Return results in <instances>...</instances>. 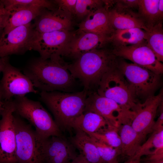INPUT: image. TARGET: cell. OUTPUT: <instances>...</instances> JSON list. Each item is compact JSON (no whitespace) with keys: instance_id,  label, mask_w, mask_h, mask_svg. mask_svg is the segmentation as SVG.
Masks as SVG:
<instances>
[{"instance_id":"obj_11","label":"cell","mask_w":163,"mask_h":163,"mask_svg":"<svg viewBox=\"0 0 163 163\" xmlns=\"http://www.w3.org/2000/svg\"><path fill=\"white\" fill-rule=\"evenodd\" d=\"M2 72L0 94L3 101L15 97L24 96L29 93H38L30 79L9 62L6 65Z\"/></svg>"},{"instance_id":"obj_16","label":"cell","mask_w":163,"mask_h":163,"mask_svg":"<svg viewBox=\"0 0 163 163\" xmlns=\"http://www.w3.org/2000/svg\"><path fill=\"white\" fill-rule=\"evenodd\" d=\"M162 102V89L157 95L150 97L142 104L132 120V127L144 139L147 134L152 133L157 111Z\"/></svg>"},{"instance_id":"obj_4","label":"cell","mask_w":163,"mask_h":163,"mask_svg":"<svg viewBox=\"0 0 163 163\" xmlns=\"http://www.w3.org/2000/svg\"><path fill=\"white\" fill-rule=\"evenodd\" d=\"M116 65L124 76L131 95L138 103L142 104L154 96L161 84V75L123 59L117 57Z\"/></svg>"},{"instance_id":"obj_43","label":"cell","mask_w":163,"mask_h":163,"mask_svg":"<svg viewBox=\"0 0 163 163\" xmlns=\"http://www.w3.org/2000/svg\"><path fill=\"white\" fill-rule=\"evenodd\" d=\"M111 163H118L117 159H115V160H114Z\"/></svg>"},{"instance_id":"obj_17","label":"cell","mask_w":163,"mask_h":163,"mask_svg":"<svg viewBox=\"0 0 163 163\" xmlns=\"http://www.w3.org/2000/svg\"><path fill=\"white\" fill-rule=\"evenodd\" d=\"M72 15L57 8H43L33 24L35 30L44 33L64 30H70Z\"/></svg>"},{"instance_id":"obj_15","label":"cell","mask_w":163,"mask_h":163,"mask_svg":"<svg viewBox=\"0 0 163 163\" xmlns=\"http://www.w3.org/2000/svg\"><path fill=\"white\" fill-rule=\"evenodd\" d=\"M107 10L110 21L115 30L138 28L147 31L148 29L138 12L126 8L117 0H103Z\"/></svg>"},{"instance_id":"obj_6","label":"cell","mask_w":163,"mask_h":163,"mask_svg":"<svg viewBox=\"0 0 163 163\" xmlns=\"http://www.w3.org/2000/svg\"><path fill=\"white\" fill-rule=\"evenodd\" d=\"M97 88L99 94L113 100L126 110L136 113L141 107L142 104L133 99L124 76L116 65L103 75Z\"/></svg>"},{"instance_id":"obj_26","label":"cell","mask_w":163,"mask_h":163,"mask_svg":"<svg viewBox=\"0 0 163 163\" xmlns=\"http://www.w3.org/2000/svg\"><path fill=\"white\" fill-rule=\"evenodd\" d=\"M159 1L139 0L138 13L144 21L148 29L160 22L158 17Z\"/></svg>"},{"instance_id":"obj_19","label":"cell","mask_w":163,"mask_h":163,"mask_svg":"<svg viewBox=\"0 0 163 163\" xmlns=\"http://www.w3.org/2000/svg\"><path fill=\"white\" fill-rule=\"evenodd\" d=\"M115 30L110 21L108 11L104 6L91 12L78 25V28L75 32H91L110 37Z\"/></svg>"},{"instance_id":"obj_30","label":"cell","mask_w":163,"mask_h":163,"mask_svg":"<svg viewBox=\"0 0 163 163\" xmlns=\"http://www.w3.org/2000/svg\"><path fill=\"white\" fill-rule=\"evenodd\" d=\"M90 136L96 146L100 157L104 163H111L117 159V156L121 154L120 149L113 148Z\"/></svg>"},{"instance_id":"obj_5","label":"cell","mask_w":163,"mask_h":163,"mask_svg":"<svg viewBox=\"0 0 163 163\" xmlns=\"http://www.w3.org/2000/svg\"><path fill=\"white\" fill-rule=\"evenodd\" d=\"M13 101L14 112L34 127L40 140L52 136H62L54 120L39 101L25 96L14 97Z\"/></svg>"},{"instance_id":"obj_24","label":"cell","mask_w":163,"mask_h":163,"mask_svg":"<svg viewBox=\"0 0 163 163\" xmlns=\"http://www.w3.org/2000/svg\"><path fill=\"white\" fill-rule=\"evenodd\" d=\"M145 31L134 28L115 30L110 37V44L113 46H126L146 41Z\"/></svg>"},{"instance_id":"obj_3","label":"cell","mask_w":163,"mask_h":163,"mask_svg":"<svg viewBox=\"0 0 163 163\" xmlns=\"http://www.w3.org/2000/svg\"><path fill=\"white\" fill-rule=\"evenodd\" d=\"M88 91H41V101L53 113L61 131H69L75 120L84 112Z\"/></svg>"},{"instance_id":"obj_35","label":"cell","mask_w":163,"mask_h":163,"mask_svg":"<svg viewBox=\"0 0 163 163\" xmlns=\"http://www.w3.org/2000/svg\"><path fill=\"white\" fill-rule=\"evenodd\" d=\"M146 158L144 160H159L163 159V148L153 150Z\"/></svg>"},{"instance_id":"obj_25","label":"cell","mask_w":163,"mask_h":163,"mask_svg":"<svg viewBox=\"0 0 163 163\" xmlns=\"http://www.w3.org/2000/svg\"><path fill=\"white\" fill-rule=\"evenodd\" d=\"M163 21L156 24L145 31L146 45L154 53L158 60L163 62Z\"/></svg>"},{"instance_id":"obj_8","label":"cell","mask_w":163,"mask_h":163,"mask_svg":"<svg viewBox=\"0 0 163 163\" xmlns=\"http://www.w3.org/2000/svg\"><path fill=\"white\" fill-rule=\"evenodd\" d=\"M75 35L69 30L41 33L35 30L30 49L44 59L60 60L67 57L69 45Z\"/></svg>"},{"instance_id":"obj_22","label":"cell","mask_w":163,"mask_h":163,"mask_svg":"<svg viewBox=\"0 0 163 163\" xmlns=\"http://www.w3.org/2000/svg\"><path fill=\"white\" fill-rule=\"evenodd\" d=\"M75 130V135L69 140L75 147L79 150L80 153L90 163H104L91 137L82 130Z\"/></svg>"},{"instance_id":"obj_27","label":"cell","mask_w":163,"mask_h":163,"mask_svg":"<svg viewBox=\"0 0 163 163\" xmlns=\"http://www.w3.org/2000/svg\"><path fill=\"white\" fill-rule=\"evenodd\" d=\"M87 134L113 148L120 150L121 140L117 128L107 126L96 132Z\"/></svg>"},{"instance_id":"obj_40","label":"cell","mask_w":163,"mask_h":163,"mask_svg":"<svg viewBox=\"0 0 163 163\" xmlns=\"http://www.w3.org/2000/svg\"><path fill=\"white\" fill-rule=\"evenodd\" d=\"M141 158L132 157H129L128 159L124 163H143L142 162Z\"/></svg>"},{"instance_id":"obj_32","label":"cell","mask_w":163,"mask_h":163,"mask_svg":"<svg viewBox=\"0 0 163 163\" xmlns=\"http://www.w3.org/2000/svg\"><path fill=\"white\" fill-rule=\"evenodd\" d=\"M76 1L54 0L52 1L58 9L74 16Z\"/></svg>"},{"instance_id":"obj_18","label":"cell","mask_w":163,"mask_h":163,"mask_svg":"<svg viewBox=\"0 0 163 163\" xmlns=\"http://www.w3.org/2000/svg\"><path fill=\"white\" fill-rule=\"evenodd\" d=\"M110 37L89 32L75 33L70 43L67 57L75 59L86 53L104 47L109 43Z\"/></svg>"},{"instance_id":"obj_7","label":"cell","mask_w":163,"mask_h":163,"mask_svg":"<svg viewBox=\"0 0 163 163\" xmlns=\"http://www.w3.org/2000/svg\"><path fill=\"white\" fill-rule=\"evenodd\" d=\"M13 121L16 138L17 163H44L36 132L15 112Z\"/></svg>"},{"instance_id":"obj_36","label":"cell","mask_w":163,"mask_h":163,"mask_svg":"<svg viewBox=\"0 0 163 163\" xmlns=\"http://www.w3.org/2000/svg\"><path fill=\"white\" fill-rule=\"evenodd\" d=\"M139 0H118L117 2L123 7L133 10L138 9Z\"/></svg>"},{"instance_id":"obj_12","label":"cell","mask_w":163,"mask_h":163,"mask_svg":"<svg viewBox=\"0 0 163 163\" xmlns=\"http://www.w3.org/2000/svg\"><path fill=\"white\" fill-rule=\"evenodd\" d=\"M110 47L113 54L116 56L128 60L157 74H162L163 64L147 46L146 41L126 46L110 45Z\"/></svg>"},{"instance_id":"obj_29","label":"cell","mask_w":163,"mask_h":163,"mask_svg":"<svg viewBox=\"0 0 163 163\" xmlns=\"http://www.w3.org/2000/svg\"><path fill=\"white\" fill-rule=\"evenodd\" d=\"M104 5L103 0H77L74 16L78 19H82Z\"/></svg>"},{"instance_id":"obj_23","label":"cell","mask_w":163,"mask_h":163,"mask_svg":"<svg viewBox=\"0 0 163 163\" xmlns=\"http://www.w3.org/2000/svg\"><path fill=\"white\" fill-rule=\"evenodd\" d=\"M107 126V122L101 116L94 112L85 111L74 121L72 129L89 133L96 132Z\"/></svg>"},{"instance_id":"obj_34","label":"cell","mask_w":163,"mask_h":163,"mask_svg":"<svg viewBox=\"0 0 163 163\" xmlns=\"http://www.w3.org/2000/svg\"><path fill=\"white\" fill-rule=\"evenodd\" d=\"M158 110L159 111L160 114L157 120L155 122L152 127V133L163 130V102L160 104Z\"/></svg>"},{"instance_id":"obj_2","label":"cell","mask_w":163,"mask_h":163,"mask_svg":"<svg viewBox=\"0 0 163 163\" xmlns=\"http://www.w3.org/2000/svg\"><path fill=\"white\" fill-rule=\"evenodd\" d=\"M109 45V44H108ZM107 45L86 53L66 65L73 77L81 81L84 90L97 87L103 75L116 65L117 57Z\"/></svg>"},{"instance_id":"obj_13","label":"cell","mask_w":163,"mask_h":163,"mask_svg":"<svg viewBox=\"0 0 163 163\" xmlns=\"http://www.w3.org/2000/svg\"><path fill=\"white\" fill-rule=\"evenodd\" d=\"M35 30L33 24L17 27L0 38V57L21 55L30 50V44Z\"/></svg>"},{"instance_id":"obj_1","label":"cell","mask_w":163,"mask_h":163,"mask_svg":"<svg viewBox=\"0 0 163 163\" xmlns=\"http://www.w3.org/2000/svg\"><path fill=\"white\" fill-rule=\"evenodd\" d=\"M66 63L63 59L35 58L28 62L24 74L40 92H70L76 79L68 70Z\"/></svg>"},{"instance_id":"obj_20","label":"cell","mask_w":163,"mask_h":163,"mask_svg":"<svg viewBox=\"0 0 163 163\" xmlns=\"http://www.w3.org/2000/svg\"><path fill=\"white\" fill-rule=\"evenodd\" d=\"M43 8H45L31 6H16L6 9L9 11V15L1 36L17 27L30 23L39 15Z\"/></svg>"},{"instance_id":"obj_31","label":"cell","mask_w":163,"mask_h":163,"mask_svg":"<svg viewBox=\"0 0 163 163\" xmlns=\"http://www.w3.org/2000/svg\"><path fill=\"white\" fill-rule=\"evenodd\" d=\"M5 8L8 9L14 6H31L53 9L56 6L52 1L46 0H1Z\"/></svg>"},{"instance_id":"obj_38","label":"cell","mask_w":163,"mask_h":163,"mask_svg":"<svg viewBox=\"0 0 163 163\" xmlns=\"http://www.w3.org/2000/svg\"><path fill=\"white\" fill-rule=\"evenodd\" d=\"M158 20L159 22L163 21V0H160L158 11Z\"/></svg>"},{"instance_id":"obj_9","label":"cell","mask_w":163,"mask_h":163,"mask_svg":"<svg viewBox=\"0 0 163 163\" xmlns=\"http://www.w3.org/2000/svg\"><path fill=\"white\" fill-rule=\"evenodd\" d=\"M85 111L98 114L106 120L108 126L117 128L121 124L131 123L136 114L125 110L114 101L100 95L96 91L88 92Z\"/></svg>"},{"instance_id":"obj_21","label":"cell","mask_w":163,"mask_h":163,"mask_svg":"<svg viewBox=\"0 0 163 163\" xmlns=\"http://www.w3.org/2000/svg\"><path fill=\"white\" fill-rule=\"evenodd\" d=\"M118 129L121 140V154L128 157L134 156L144 139L134 129L130 123L121 124Z\"/></svg>"},{"instance_id":"obj_41","label":"cell","mask_w":163,"mask_h":163,"mask_svg":"<svg viewBox=\"0 0 163 163\" xmlns=\"http://www.w3.org/2000/svg\"><path fill=\"white\" fill-rule=\"evenodd\" d=\"M143 163H163V159L159 160H144Z\"/></svg>"},{"instance_id":"obj_33","label":"cell","mask_w":163,"mask_h":163,"mask_svg":"<svg viewBox=\"0 0 163 163\" xmlns=\"http://www.w3.org/2000/svg\"><path fill=\"white\" fill-rule=\"evenodd\" d=\"M9 15V13L5 8L0 0V38L6 26Z\"/></svg>"},{"instance_id":"obj_39","label":"cell","mask_w":163,"mask_h":163,"mask_svg":"<svg viewBox=\"0 0 163 163\" xmlns=\"http://www.w3.org/2000/svg\"><path fill=\"white\" fill-rule=\"evenodd\" d=\"M9 62L8 56L0 57V73L2 71L6 65Z\"/></svg>"},{"instance_id":"obj_14","label":"cell","mask_w":163,"mask_h":163,"mask_svg":"<svg viewBox=\"0 0 163 163\" xmlns=\"http://www.w3.org/2000/svg\"><path fill=\"white\" fill-rule=\"evenodd\" d=\"M39 147L44 163H69L78 155L76 149L63 136L40 140Z\"/></svg>"},{"instance_id":"obj_10","label":"cell","mask_w":163,"mask_h":163,"mask_svg":"<svg viewBox=\"0 0 163 163\" xmlns=\"http://www.w3.org/2000/svg\"><path fill=\"white\" fill-rule=\"evenodd\" d=\"M13 99L3 101L0 119V163H17Z\"/></svg>"},{"instance_id":"obj_42","label":"cell","mask_w":163,"mask_h":163,"mask_svg":"<svg viewBox=\"0 0 163 163\" xmlns=\"http://www.w3.org/2000/svg\"><path fill=\"white\" fill-rule=\"evenodd\" d=\"M3 104V101L2 100L1 94H0V115L2 109Z\"/></svg>"},{"instance_id":"obj_28","label":"cell","mask_w":163,"mask_h":163,"mask_svg":"<svg viewBox=\"0 0 163 163\" xmlns=\"http://www.w3.org/2000/svg\"><path fill=\"white\" fill-rule=\"evenodd\" d=\"M161 148H163V130L152 132L148 140L141 145L134 157L141 158L143 156L149 155L152 149H155Z\"/></svg>"},{"instance_id":"obj_37","label":"cell","mask_w":163,"mask_h":163,"mask_svg":"<svg viewBox=\"0 0 163 163\" xmlns=\"http://www.w3.org/2000/svg\"><path fill=\"white\" fill-rule=\"evenodd\" d=\"M69 163H90L81 154L78 155Z\"/></svg>"}]
</instances>
